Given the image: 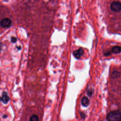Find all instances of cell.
Returning <instances> with one entry per match:
<instances>
[{
    "label": "cell",
    "instance_id": "obj_5",
    "mask_svg": "<svg viewBox=\"0 0 121 121\" xmlns=\"http://www.w3.org/2000/svg\"><path fill=\"white\" fill-rule=\"evenodd\" d=\"M9 100V97L6 92H3L1 96L0 97V101L2 102L4 104H7Z\"/></svg>",
    "mask_w": 121,
    "mask_h": 121
},
{
    "label": "cell",
    "instance_id": "obj_2",
    "mask_svg": "<svg viewBox=\"0 0 121 121\" xmlns=\"http://www.w3.org/2000/svg\"><path fill=\"white\" fill-rule=\"evenodd\" d=\"M111 9L114 12H119L121 10V3L118 1H113L110 6Z\"/></svg>",
    "mask_w": 121,
    "mask_h": 121
},
{
    "label": "cell",
    "instance_id": "obj_9",
    "mask_svg": "<svg viewBox=\"0 0 121 121\" xmlns=\"http://www.w3.org/2000/svg\"><path fill=\"white\" fill-rule=\"evenodd\" d=\"M93 92H94V91L92 89H89L87 91V94L88 96H91L93 94Z\"/></svg>",
    "mask_w": 121,
    "mask_h": 121
},
{
    "label": "cell",
    "instance_id": "obj_11",
    "mask_svg": "<svg viewBox=\"0 0 121 121\" xmlns=\"http://www.w3.org/2000/svg\"><path fill=\"white\" fill-rule=\"evenodd\" d=\"M17 38L15 37H12L11 38V41L13 43H15L17 42Z\"/></svg>",
    "mask_w": 121,
    "mask_h": 121
},
{
    "label": "cell",
    "instance_id": "obj_3",
    "mask_svg": "<svg viewBox=\"0 0 121 121\" xmlns=\"http://www.w3.org/2000/svg\"><path fill=\"white\" fill-rule=\"evenodd\" d=\"M12 24V20L9 18H4L0 22V25L3 28L9 27Z\"/></svg>",
    "mask_w": 121,
    "mask_h": 121
},
{
    "label": "cell",
    "instance_id": "obj_1",
    "mask_svg": "<svg viewBox=\"0 0 121 121\" xmlns=\"http://www.w3.org/2000/svg\"><path fill=\"white\" fill-rule=\"evenodd\" d=\"M107 121H121V112L117 110L111 111L107 116Z\"/></svg>",
    "mask_w": 121,
    "mask_h": 121
},
{
    "label": "cell",
    "instance_id": "obj_6",
    "mask_svg": "<svg viewBox=\"0 0 121 121\" xmlns=\"http://www.w3.org/2000/svg\"><path fill=\"white\" fill-rule=\"evenodd\" d=\"M111 52L114 54L119 53L121 52V47L119 46H113L111 49Z\"/></svg>",
    "mask_w": 121,
    "mask_h": 121
},
{
    "label": "cell",
    "instance_id": "obj_13",
    "mask_svg": "<svg viewBox=\"0 0 121 121\" xmlns=\"http://www.w3.org/2000/svg\"><path fill=\"white\" fill-rule=\"evenodd\" d=\"M2 43H0V51H1V48H2Z\"/></svg>",
    "mask_w": 121,
    "mask_h": 121
},
{
    "label": "cell",
    "instance_id": "obj_10",
    "mask_svg": "<svg viewBox=\"0 0 121 121\" xmlns=\"http://www.w3.org/2000/svg\"><path fill=\"white\" fill-rule=\"evenodd\" d=\"M80 117H81V118L82 119H84L86 117V114L83 112H81L80 113Z\"/></svg>",
    "mask_w": 121,
    "mask_h": 121
},
{
    "label": "cell",
    "instance_id": "obj_12",
    "mask_svg": "<svg viewBox=\"0 0 121 121\" xmlns=\"http://www.w3.org/2000/svg\"><path fill=\"white\" fill-rule=\"evenodd\" d=\"M118 75H119V73H118L117 71H114V72L112 73V76L113 77L115 78V77H116Z\"/></svg>",
    "mask_w": 121,
    "mask_h": 121
},
{
    "label": "cell",
    "instance_id": "obj_14",
    "mask_svg": "<svg viewBox=\"0 0 121 121\" xmlns=\"http://www.w3.org/2000/svg\"><path fill=\"white\" fill-rule=\"evenodd\" d=\"M17 49H18V50H20V49H21V48L20 46H18V47H17Z\"/></svg>",
    "mask_w": 121,
    "mask_h": 121
},
{
    "label": "cell",
    "instance_id": "obj_8",
    "mask_svg": "<svg viewBox=\"0 0 121 121\" xmlns=\"http://www.w3.org/2000/svg\"><path fill=\"white\" fill-rule=\"evenodd\" d=\"M29 121H39V118L37 115L33 114L30 117Z\"/></svg>",
    "mask_w": 121,
    "mask_h": 121
},
{
    "label": "cell",
    "instance_id": "obj_4",
    "mask_svg": "<svg viewBox=\"0 0 121 121\" xmlns=\"http://www.w3.org/2000/svg\"><path fill=\"white\" fill-rule=\"evenodd\" d=\"M73 55L75 57V58H76L77 59H78L84 54V51L82 48H80L78 49V50L74 51L73 52Z\"/></svg>",
    "mask_w": 121,
    "mask_h": 121
},
{
    "label": "cell",
    "instance_id": "obj_7",
    "mask_svg": "<svg viewBox=\"0 0 121 121\" xmlns=\"http://www.w3.org/2000/svg\"><path fill=\"white\" fill-rule=\"evenodd\" d=\"M81 104L84 107H87L89 104V101L86 97H83L81 100Z\"/></svg>",
    "mask_w": 121,
    "mask_h": 121
}]
</instances>
